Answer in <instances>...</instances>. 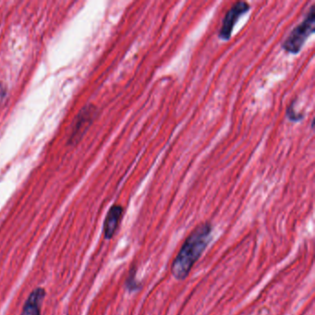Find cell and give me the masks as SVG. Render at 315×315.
I'll return each instance as SVG.
<instances>
[{
    "label": "cell",
    "instance_id": "obj_1",
    "mask_svg": "<svg viewBox=\"0 0 315 315\" xmlns=\"http://www.w3.org/2000/svg\"><path fill=\"white\" fill-rule=\"evenodd\" d=\"M211 238L212 226L209 223L198 225L189 234L173 261L171 272L175 278L184 280L187 278L193 265L209 244Z\"/></svg>",
    "mask_w": 315,
    "mask_h": 315
},
{
    "label": "cell",
    "instance_id": "obj_2",
    "mask_svg": "<svg viewBox=\"0 0 315 315\" xmlns=\"http://www.w3.org/2000/svg\"><path fill=\"white\" fill-rule=\"evenodd\" d=\"M315 8L313 6L310 8L305 19L295 27L288 34L285 42L283 43V48L286 52L298 54L306 42L308 37L315 32Z\"/></svg>",
    "mask_w": 315,
    "mask_h": 315
},
{
    "label": "cell",
    "instance_id": "obj_3",
    "mask_svg": "<svg viewBox=\"0 0 315 315\" xmlns=\"http://www.w3.org/2000/svg\"><path fill=\"white\" fill-rule=\"evenodd\" d=\"M250 10V5L247 2L239 1L236 4H234L232 8H230L223 20L222 27L220 28L218 36L222 40H229L232 33L233 28L236 23L239 21L240 16L245 14Z\"/></svg>",
    "mask_w": 315,
    "mask_h": 315
},
{
    "label": "cell",
    "instance_id": "obj_4",
    "mask_svg": "<svg viewBox=\"0 0 315 315\" xmlns=\"http://www.w3.org/2000/svg\"><path fill=\"white\" fill-rule=\"evenodd\" d=\"M95 113V108L93 105H88L82 110L76 120L75 126L73 127V131L70 136V142L75 143L81 139L83 132L88 128L92 120H94Z\"/></svg>",
    "mask_w": 315,
    "mask_h": 315
},
{
    "label": "cell",
    "instance_id": "obj_5",
    "mask_svg": "<svg viewBox=\"0 0 315 315\" xmlns=\"http://www.w3.org/2000/svg\"><path fill=\"white\" fill-rule=\"evenodd\" d=\"M122 215L123 208L120 205L115 204L108 211L104 223V235L106 240L112 239L119 227Z\"/></svg>",
    "mask_w": 315,
    "mask_h": 315
},
{
    "label": "cell",
    "instance_id": "obj_6",
    "mask_svg": "<svg viewBox=\"0 0 315 315\" xmlns=\"http://www.w3.org/2000/svg\"><path fill=\"white\" fill-rule=\"evenodd\" d=\"M45 295V290L43 288L39 287L34 289L31 293L28 300H26L22 315H40Z\"/></svg>",
    "mask_w": 315,
    "mask_h": 315
}]
</instances>
